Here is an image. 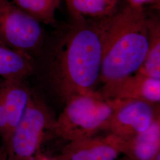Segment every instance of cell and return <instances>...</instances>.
<instances>
[{"mask_svg": "<svg viewBox=\"0 0 160 160\" xmlns=\"http://www.w3.org/2000/svg\"><path fill=\"white\" fill-rule=\"evenodd\" d=\"M123 153L131 160H154L160 153V117L144 131L124 141Z\"/></svg>", "mask_w": 160, "mask_h": 160, "instance_id": "cell-10", "label": "cell"}, {"mask_svg": "<svg viewBox=\"0 0 160 160\" xmlns=\"http://www.w3.org/2000/svg\"><path fill=\"white\" fill-rule=\"evenodd\" d=\"M124 141L112 134L71 141L59 160H115L123 153Z\"/></svg>", "mask_w": 160, "mask_h": 160, "instance_id": "cell-8", "label": "cell"}, {"mask_svg": "<svg viewBox=\"0 0 160 160\" xmlns=\"http://www.w3.org/2000/svg\"><path fill=\"white\" fill-rule=\"evenodd\" d=\"M2 154V152H1V149H0V155H1Z\"/></svg>", "mask_w": 160, "mask_h": 160, "instance_id": "cell-20", "label": "cell"}, {"mask_svg": "<svg viewBox=\"0 0 160 160\" xmlns=\"http://www.w3.org/2000/svg\"><path fill=\"white\" fill-rule=\"evenodd\" d=\"M75 22H98L112 16L119 9V0H65Z\"/></svg>", "mask_w": 160, "mask_h": 160, "instance_id": "cell-11", "label": "cell"}, {"mask_svg": "<svg viewBox=\"0 0 160 160\" xmlns=\"http://www.w3.org/2000/svg\"></svg>", "mask_w": 160, "mask_h": 160, "instance_id": "cell-21", "label": "cell"}, {"mask_svg": "<svg viewBox=\"0 0 160 160\" xmlns=\"http://www.w3.org/2000/svg\"><path fill=\"white\" fill-rule=\"evenodd\" d=\"M35 160H52L47 158L46 157H43V156H41V157H37L36 159Z\"/></svg>", "mask_w": 160, "mask_h": 160, "instance_id": "cell-17", "label": "cell"}, {"mask_svg": "<svg viewBox=\"0 0 160 160\" xmlns=\"http://www.w3.org/2000/svg\"><path fill=\"white\" fill-rule=\"evenodd\" d=\"M6 155L4 154H2L0 155V160H6Z\"/></svg>", "mask_w": 160, "mask_h": 160, "instance_id": "cell-18", "label": "cell"}, {"mask_svg": "<svg viewBox=\"0 0 160 160\" xmlns=\"http://www.w3.org/2000/svg\"><path fill=\"white\" fill-rule=\"evenodd\" d=\"M113 100L114 110L107 128L123 141L145 131L160 116L157 103L132 99Z\"/></svg>", "mask_w": 160, "mask_h": 160, "instance_id": "cell-6", "label": "cell"}, {"mask_svg": "<svg viewBox=\"0 0 160 160\" xmlns=\"http://www.w3.org/2000/svg\"><path fill=\"white\" fill-rule=\"evenodd\" d=\"M149 14L145 7L128 4L102 21L103 84L136 72L146 57Z\"/></svg>", "mask_w": 160, "mask_h": 160, "instance_id": "cell-2", "label": "cell"}, {"mask_svg": "<svg viewBox=\"0 0 160 160\" xmlns=\"http://www.w3.org/2000/svg\"><path fill=\"white\" fill-rule=\"evenodd\" d=\"M35 69L34 58L0 45V77L4 80H24Z\"/></svg>", "mask_w": 160, "mask_h": 160, "instance_id": "cell-12", "label": "cell"}, {"mask_svg": "<svg viewBox=\"0 0 160 160\" xmlns=\"http://www.w3.org/2000/svg\"><path fill=\"white\" fill-rule=\"evenodd\" d=\"M19 8L41 23L53 25L61 0H10Z\"/></svg>", "mask_w": 160, "mask_h": 160, "instance_id": "cell-14", "label": "cell"}, {"mask_svg": "<svg viewBox=\"0 0 160 160\" xmlns=\"http://www.w3.org/2000/svg\"><path fill=\"white\" fill-rule=\"evenodd\" d=\"M102 21L73 22L52 49L46 75L53 89L65 102L72 96L94 92L100 81Z\"/></svg>", "mask_w": 160, "mask_h": 160, "instance_id": "cell-1", "label": "cell"}, {"mask_svg": "<svg viewBox=\"0 0 160 160\" xmlns=\"http://www.w3.org/2000/svg\"><path fill=\"white\" fill-rule=\"evenodd\" d=\"M44 38L38 20L11 1L0 0V45L33 57L43 47Z\"/></svg>", "mask_w": 160, "mask_h": 160, "instance_id": "cell-5", "label": "cell"}, {"mask_svg": "<svg viewBox=\"0 0 160 160\" xmlns=\"http://www.w3.org/2000/svg\"><path fill=\"white\" fill-rule=\"evenodd\" d=\"M113 99L105 98L96 92L72 96L52 127L58 136L72 141L92 137L107 128L113 112Z\"/></svg>", "mask_w": 160, "mask_h": 160, "instance_id": "cell-3", "label": "cell"}, {"mask_svg": "<svg viewBox=\"0 0 160 160\" xmlns=\"http://www.w3.org/2000/svg\"><path fill=\"white\" fill-rule=\"evenodd\" d=\"M53 122L45 104L32 93L22 119L6 143L8 160H33L46 129Z\"/></svg>", "mask_w": 160, "mask_h": 160, "instance_id": "cell-4", "label": "cell"}, {"mask_svg": "<svg viewBox=\"0 0 160 160\" xmlns=\"http://www.w3.org/2000/svg\"><path fill=\"white\" fill-rule=\"evenodd\" d=\"M100 95L109 99H132L159 103L160 79L136 72L103 84Z\"/></svg>", "mask_w": 160, "mask_h": 160, "instance_id": "cell-7", "label": "cell"}, {"mask_svg": "<svg viewBox=\"0 0 160 160\" xmlns=\"http://www.w3.org/2000/svg\"><path fill=\"white\" fill-rule=\"evenodd\" d=\"M128 4L135 7H143L147 5L160 6V0H125Z\"/></svg>", "mask_w": 160, "mask_h": 160, "instance_id": "cell-16", "label": "cell"}, {"mask_svg": "<svg viewBox=\"0 0 160 160\" xmlns=\"http://www.w3.org/2000/svg\"><path fill=\"white\" fill-rule=\"evenodd\" d=\"M24 80H4L0 84V96L8 118V131L6 143L22 119L32 95Z\"/></svg>", "mask_w": 160, "mask_h": 160, "instance_id": "cell-9", "label": "cell"}, {"mask_svg": "<svg viewBox=\"0 0 160 160\" xmlns=\"http://www.w3.org/2000/svg\"><path fill=\"white\" fill-rule=\"evenodd\" d=\"M8 131V118L4 105L0 96V136L6 143Z\"/></svg>", "mask_w": 160, "mask_h": 160, "instance_id": "cell-15", "label": "cell"}, {"mask_svg": "<svg viewBox=\"0 0 160 160\" xmlns=\"http://www.w3.org/2000/svg\"><path fill=\"white\" fill-rule=\"evenodd\" d=\"M148 28L147 53L137 72L160 79V22L158 16L149 14Z\"/></svg>", "mask_w": 160, "mask_h": 160, "instance_id": "cell-13", "label": "cell"}, {"mask_svg": "<svg viewBox=\"0 0 160 160\" xmlns=\"http://www.w3.org/2000/svg\"><path fill=\"white\" fill-rule=\"evenodd\" d=\"M154 160H160V153L157 155V157L155 158Z\"/></svg>", "mask_w": 160, "mask_h": 160, "instance_id": "cell-19", "label": "cell"}]
</instances>
